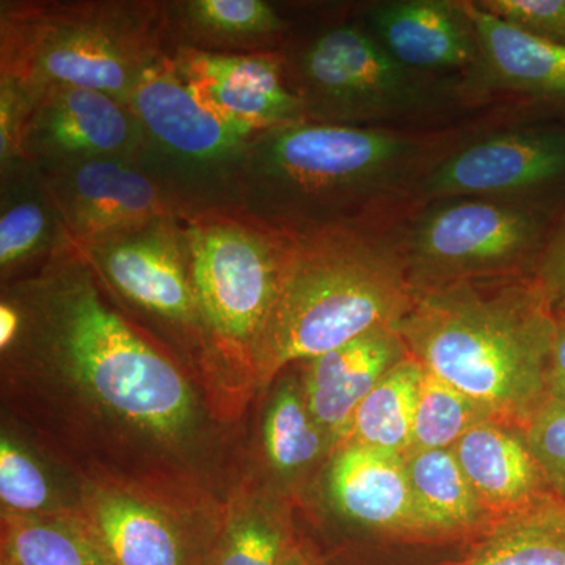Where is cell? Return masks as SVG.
Instances as JSON below:
<instances>
[{
	"label": "cell",
	"mask_w": 565,
	"mask_h": 565,
	"mask_svg": "<svg viewBox=\"0 0 565 565\" xmlns=\"http://www.w3.org/2000/svg\"><path fill=\"white\" fill-rule=\"evenodd\" d=\"M189 87L212 110L253 134L307 121L282 52L210 54L170 52Z\"/></svg>",
	"instance_id": "13"
},
{
	"label": "cell",
	"mask_w": 565,
	"mask_h": 565,
	"mask_svg": "<svg viewBox=\"0 0 565 565\" xmlns=\"http://www.w3.org/2000/svg\"><path fill=\"white\" fill-rule=\"evenodd\" d=\"M57 212L33 167L2 180L0 270L3 277L31 264H44L63 244Z\"/></svg>",
	"instance_id": "21"
},
{
	"label": "cell",
	"mask_w": 565,
	"mask_h": 565,
	"mask_svg": "<svg viewBox=\"0 0 565 565\" xmlns=\"http://www.w3.org/2000/svg\"><path fill=\"white\" fill-rule=\"evenodd\" d=\"M99 282L79 248L63 244L35 278L7 297L21 316L13 344L46 353L104 407L140 429L180 433L193 415L191 386L107 303Z\"/></svg>",
	"instance_id": "1"
},
{
	"label": "cell",
	"mask_w": 565,
	"mask_h": 565,
	"mask_svg": "<svg viewBox=\"0 0 565 565\" xmlns=\"http://www.w3.org/2000/svg\"><path fill=\"white\" fill-rule=\"evenodd\" d=\"M535 278L556 311L565 307V223L541 250Z\"/></svg>",
	"instance_id": "34"
},
{
	"label": "cell",
	"mask_w": 565,
	"mask_h": 565,
	"mask_svg": "<svg viewBox=\"0 0 565 565\" xmlns=\"http://www.w3.org/2000/svg\"><path fill=\"white\" fill-rule=\"evenodd\" d=\"M96 534L114 565H181L180 542L169 520L122 493L93 497Z\"/></svg>",
	"instance_id": "22"
},
{
	"label": "cell",
	"mask_w": 565,
	"mask_h": 565,
	"mask_svg": "<svg viewBox=\"0 0 565 565\" xmlns=\"http://www.w3.org/2000/svg\"><path fill=\"white\" fill-rule=\"evenodd\" d=\"M6 542L17 565H114L103 546L79 531L33 516L9 514Z\"/></svg>",
	"instance_id": "27"
},
{
	"label": "cell",
	"mask_w": 565,
	"mask_h": 565,
	"mask_svg": "<svg viewBox=\"0 0 565 565\" xmlns=\"http://www.w3.org/2000/svg\"><path fill=\"white\" fill-rule=\"evenodd\" d=\"M415 141L373 128L297 122L259 134L234 182V207L282 234L355 222L411 166Z\"/></svg>",
	"instance_id": "4"
},
{
	"label": "cell",
	"mask_w": 565,
	"mask_h": 565,
	"mask_svg": "<svg viewBox=\"0 0 565 565\" xmlns=\"http://www.w3.org/2000/svg\"><path fill=\"white\" fill-rule=\"evenodd\" d=\"M33 103L21 87L0 79V173L13 177L29 163L24 158V132Z\"/></svg>",
	"instance_id": "32"
},
{
	"label": "cell",
	"mask_w": 565,
	"mask_h": 565,
	"mask_svg": "<svg viewBox=\"0 0 565 565\" xmlns=\"http://www.w3.org/2000/svg\"><path fill=\"white\" fill-rule=\"evenodd\" d=\"M181 218L196 297L212 341L255 363L273 311L286 234L239 207H214Z\"/></svg>",
	"instance_id": "7"
},
{
	"label": "cell",
	"mask_w": 565,
	"mask_h": 565,
	"mask_svg": "<svg viewBox=\"0 0 565 565\" xmlns=\"http://www.w3.org/2000/svg\"><path fill=\"white\" fill-rule=\"evenodd\" d=\"M452 451L473 487L489 530L565 503L550 486L522 430L482 423L468 430Z\"/></svg>",
	"instance_id": "14"
},
{
	"label": "cell",
	"mask_w": 565,
	"mask_h": 565,
	"mask_svg": "<svg viewBox=\"0 0 565 565\" xmlns=\"http://www.w3.org/2000/svg\"><path fill=\"white\" fill-rule=\"evenodd\" d=\"M330 440L308 408L297 386H282L264 424V445L270 463L280 471H296L315 462Z\"/></svg>",
	"instance_id": "28"
},
{
	"label": "cell",
	"mask_w": 565,
	"mask_h": 565,
	"mask_svg": "<svg viewBox=\"0 0 565 565\" xmlns=\"http://www.w3.org/2000/svg\"><path fill=\"white\" fill-rule=\"evenodd\" d=\"M523 434L550 486L565 501V405L548 399Z\"/></svg>",
	"instance_id": "30"
},
{
	"label": "cell",
	"mask_w": 565,
	"mask_h": 565,
	"mask_svg": "<svg viewBox=\"0 0 565 565\" xmlns=\"http://www.w3.org/2000/svg\"><path fill=\"white\" fill-rule=\"evenodd\" d=\"M408 353L396 327H384L308 362L305 401L330 440L341 445L364 397Z\"/></svg>",
	"instance_id": "17"
},
{
	"label": "cell",
	"mask_w": 565,
	"mask_h": 565,
	"mask_svg": "<svg viewBox=\"0 0 565 565\" xmlns=\"http://www.w3.org/2000/svg\"><path fill=\"white\" fill-rule=\"evenodd\" d=\"M288 24L264 0H170L166 2L167 52L210 54L280 52Z\"/></svg>",
	"instance_id": "18"
},
{
	"label": "cell",
	"mask_w": 565,
	"mask_h": 565,
	"mask_svg": "<svg viewBox=\"0 0 565 565\" xmlns=\"http://www.w3.org/2000/svg\"><path fill=\"white\" fill-rule=\"evenodd\" d=\"M167 54L163 0L0 2V79L32 103L51 87H81L126 104Z\"/></svg>",
	"instance_id": "5"
},
{
	"label": "cell",
	"mask_w": 565,
	"mask_h": 565,
	"mask_svg": "<svg viewBox=\"0 0 565 565\" xmlns=\"http://www.w3.org/2000/svg\"><path fill=\"white\" fill-rule=\"evenodd\" d=\"M397 332L424 367L493 423L525 433L548 403L556 310L535 277L493 291L459 281L415 294Z\"/></svg>",
	"instance_id": "2"
},
{
	"label": "cell",
	"mask_w": 565,
	"mask_h": 565,
	"mask_svg": "<svg viewBox=\"0 0 565 565\" xmlns=\"http://www.w3.org/2000/svg\"><path fill=\"white\" fill-rule=\"evenodd\" d=\"M550 399L565 405V311H556V334L548 373Z\"/></svg>",
	"instance_id": "35"
},
{
	"label": "cell",
	"mask_w": 565,
	"mask_h": 565,
	"mask_svg": "<svg viewBox=\"0 0 565 565\" xmlns=\"http://www.w3.org/2000/svg\"><path fill=\"white\" fill-rule=\"evenodd\" d=\"M281 537L273 526L247 519L234 526L217 565H281Z\"/></svg>",
	"instance_id": "33"
},
{
	"label": "cell",
	"mask_w": 565,
	"mask_h": 565,
	"mask_svg": "<svg viewBox=\"0 0 565 565\" xmlns=\"http://www.w3.org/2000/svg\"><path fill=\"white\" fill-rule=\"evenodd\" d=\"M375 35L405 68H459L478 61L473 25L460 3L405 0L371 14Z\"/></svg>",
	"instance_id": "19"
},
{
	"label": "cell",
	"mask_w": 565,
	"mask_h": 565,
	"mask_svg": "<svg viewBox=\"0 0 565 565\" xmlns=\"http://www.w3.org/2000/svg\"><path fill=\"white\" fill-rule=\"evenodd\" d=\"M423 364L412 353L394 364L359 405L341 446L405 457L411 451Z\"/></svg>",
	"instance_id": "24"
},
{
	"label": "cell",
	"mask_w": 565,
	"mask_h": 565,
	"mask_svg": "<svg viewBox=\"0 0 565 565\" xmlns=\"http://www.w3.org/2000/svg\"><path fill=\"white\" fill-rule=\"evenodd\" d=\"M487 422L492 418L481 405L424 367L408 455L452 448L468 430Z\"/></svg>",
	"instance_id": "26"
},
{
	"label": "cell",
	"mask_w": 565,
	"mask_h": 565,
	"mask_svg": "<svg viewBox=\"0 0 565 565\" xmlns=\"http://www.w3.org/2000/svg\"><path fill=\"white\" fill-rule=\"evenodd\" d=\"M0 497L13 514H32L51 501L46 476L35 460L6 435L0 441Z\"/></svg>",
	"instance_id": "29"
},
{
	"label": "cell",
	"mask_w": 565,
	"mask_h": 565,
	"mask_svg": "<svg viewBox=\"0 0 565 565\" xmlns=\"http://www.w3.org/2000/svg\"><path fill=\"white\" fill-rule=\"evenodd\" d=\"M561 311H565V307H564V308H563V310H561Z\"/></svg>",
	"instance_id": "37"
},
{
	"label": "cell",
	"mask_w": 565,
	"mask_h": 565,
	"mask_svg": "<svg viewBox=\"0 0 565 565\" xmlns=\"http://www.w3.org/2000/svg\"><path fill=\"white\" fill-rule=\"evenodd\" d=\"M565 174L564 132L492 137L457 152L429 180L433 195H498L539 188Z\"/></svg>",
	"instance_id": "15"
},
{
	"label": "cell",
	"mask_w": 565,
	"mask_h": 565,
	"mask_svg": "<svg viewBox=\"0 0 565 565\" xmlns=\"http://www.w3.org/2000/svg\"><path fill=\"white\" fill-rule=\"evenodd\" d=\"M479 54L501 87L546 102L565 103V44L537 39L505 24L478 3H460Z\"/></svg>",
	"instance_id": "20"
},
{
	"label": "cell",
	"mask_w": 565,
	"mask_h": 565,
	"mask_svg": "<svg viewBox=\"0 0 565 565\" xmlns=\"http://www.w3.org/2000/svg\"><path fill=\"white\" fill-rule=\"evenodd\" d=\"M286 237L277 296L253 363L263 382L364 333L397 329L415 299L403 259L360 221Z\"/></svg>",
	"instance_id": "3"
},
{
	"label": "cell",
	"mask_w": 565,
	"mask_h": 565,
	"mask_svg": "<svg viewBox=\"0 0 565 565\" xmlns=\"http://www.w3.org/2000/svg\"><path fill=\"white\" fill-rule=\"evenodd\" d=\"M544 221L509 204L459 202L424 215L408 241L419 273L463 275L500 269L544 247Z\"/></svg>",
	"instance_id": "11"
},
{
	"label": "cell",
	"mask_w": 565,
	"mask_h": 565,
	"mask_svg": "<svg viewBox=\"0 0 565 565\" xmlns=\"http://www.w3.org/2000/svg\"><path fill=\"white\" fill-rule=\"evenodd\" d=\"M286 70L305 118L316 125L367 128L419 103L408 68L355 25L327 29L294 62L286 61Z\"/></svg>",
	"instance_id": "8"
},
{
	"label": "cell",
	"mask_w": 565,
	"mask_h": 565,
	"mask_svg": "<svg viewBox=\"0 0 565 565\" xmlns=\"http://www.w3.org/2000/svg\"><path fill=\"white\" fill-rule=\"evenodd\" d=\"M126 104L140 125L137 163L172 196L182 217L234 207L237 170L259 134L207 107L169 54L148 71Z\"/></svg>",
	"instance_id": "6"
},
{
	"label": "cell",
	"mask_w": 565,
	"mask_h": 565,
	"mask_svg": "<svg viewBox=\"0 0 565 565\" xmlns=\"http://www.w3.org/2000/svg\"><path fill=\"white\" fill-rule=\"evenodd\" d=\"M281 565H307L305 563L303 557L299 555V553H291L281 561Z\"/></svg>",
	"instance_id": "36"
},
{
	"label": "cell",
	"mask_w": 565,
	"mask_h": 565,
	"mask_svg": "<svg viewBox=\"0 0 565 565\" xmlns=\"http://www.w3.org/2000/svg\"><path fill=\"white\" fill-rule=\"evenodd\" d=\"M330 492L344 515L397 537L437 539L419 511L404 457L341 446L330 470Z\"/></svg>",
	"instance_id": "16"
},
{
	"label": "cell",
	"mask_w": 565,
	"mask_h": 565,
	"mask_svg": "<svg viewBox=\"0 0 565 565\" xmlns=\"http://www.w3.org/2000/svg\"><path fill=\"white\" fill-rule=\"evenodd\" d=\"M404 460L416 503L437 539L489 530L452 448L412 452Z\"/></svg>",
	"instance_id": "23"
},
{
	"label": "cell",
	"mask_w": 565,
	"mask_h": 565,
	"mask_svg": "<svg viewBox=\"0 0 565 565\" xmlns=\"http://www.w3.org/2000/svg\"><path fill=\"white\" fill-rule=\"evenodd\" d=\"M141 131L128 104L81 87H51L33 102L24 132L35 169L84 159L139 158Z\"/></svg>",
	"instance_id": "12"
},
{
	"label": "cell",
	"mask_w": 565,
	"mask_h": 565,
	"mask_svg": "<svg viewBox=\"0 0 565 565\" xmlns=\"http://www.w3.org/2000/svg\"><path fill=\"white\" fill-rule=\"evenodd\" d=\"M478 6L527 35L565 44V0H484Z\"/></svg>",
	"instance_id": "31"
},
{
	"label": "cell",
	"mask_w": 565,
	"mask_h": 565,
	"mask_svg": "<svg viewBox=\"0 0 565 565\" xmlns=\"http://www.w3.org/2000/svg\"><path fill=\"white\" fill-rule=\"evenodd\" d=\"M79 250L103 285L141 313L191 337L211 338L193 286L180 217L156 218Z\"/></svg>",
	"instance_id": "9"
},
{
	"label": "cell",
	"mask_w": 565,
	"mask_h": 565,
	"mask_svg": "<svg viewBox=\"0 0 565 565\" xmlns=\"http://www.w3.org/2000/svg\"><path fill=\"white\" fill-rule=\"evenodd\" d=\"M35 170L66 239L79 248L156 218L182 217L166 189L129 159H84Z\"/></svg>",
	"instance_id": "10"
},
{
	"label": "cell",
	"mask_w": 565,
	"mask_h": 565,
	"mask_svg": "<svg viewBox=\"0 0 565 565\" xmlns=\"http://www.w3.org/2000/svg\"><path fill=\"white\" fill-rule=\"evenodd\" d=\"M457 565H565V503L492 527Z\"/></svg>",
	"instance_id": "25"
}]
</instances>
